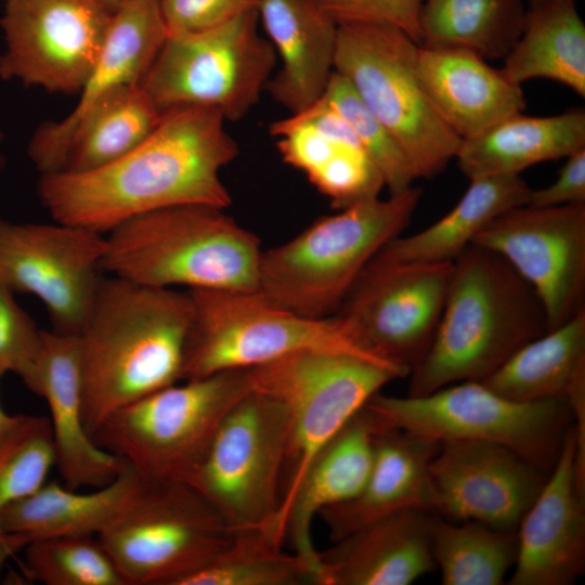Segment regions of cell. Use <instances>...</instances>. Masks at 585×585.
<instances>
[{"mask_svg":"<svg viewBox=\"0 0 585 585\" xmlns=\"http://www.w3.org/2000/svg\"><path fill=\"white\" fill-rule=\"evenodd\" d=\"M408 374L396 363L330 351L298 352L251 368L253 390L278 399L289 414L287 484L270 529L317 453L384 386Z\"/></svg>","mask_w":585,"mask_h":585,"instance_id":"30bf717a","label":"cell"},{"mask_svg":"<svg viewBox=\"0 0 585 585\" xmlns=\"http://www.w3.org/2000/svg\"><path fill=\"white\" fill-rule=\"evenodd\" d=\"M3 138H4L3 132L0 129V172L3 170L4 164H5L4 157L1 153V145H2Z\"/></svg>","mask_w":585,"mask_h":585,"instance_id":"bcb514c9","label":"cell"},{"mask_svg":"<svg viewBox=\"0 0 585 585\" xmlns=\"http://www.w3.org/2000/svg\"><path fill=\"white\" fill-rule=\"evenodd\" d=\"M53 466L49 418L11 415L0 427V515L10 504L38 490Z\"/></svg>","mask_w":585,"mask_h":585,"instance_id":"8d00e7d4","label":"cell"},{"mask_svg":"<svg viewBox=\"0 0 585 585\" xmlns=\"http://www.w3.org/2000/svg\"><path fill=\"white\" fill-rule=\"evenodd\" d=\"M433 515L403 509L335 541L318 552L317 585H408L435 570Z\"/></svg>","mask_w":585,"mask_h":585,"instance_id":"44dd1931","label":"cell"},{"mask_svg":"<svg viewBox=\"0 0 585 585\" xmlns=\"http://www.w3.org/2000/svg\"><path fill=\"white\" fill-rule=\"evenodd\" d=\"M224 210L180 205L120 223L105 237L102 273L160 288L256 290L261 242Z\"/></svg>","mask_w":585,"mask_h":585,"instance_id":"277c9868","label":"cell"},{"mask_svg":"<svg viewBox=\"0 0 585 585\" xmlns=\"http://www.w3.org/2000/svg\"><path fill=\"white\" fill-rule=\"evenodd\" d=\"M4 374L0 370V379ZM11 415L6 414L0 404V427L10 418Z\"/></svg>","mask_w":585,"mask_h":585,"instance_id":"f6af8a7d","label":"cell"},{"mask_svg":"<svg viewBox=\"0 0 585 585\" xmlns=\"http://www.w3.org/2000/svg\"><path fill=\"white\" fill-rule=\"evenodd\" d=\"M188 292L102 276L77 335L83 421L92 438L120 408L182 380Z\"/></svg>","mask_w":585,"mask_h":585,"instance_id":"7a4b0ae2","label":"cell"},{"mask_svg":"<svg viewBox=\"0 0 585 585\" xmlns=\"http://www.w3.org/2000/svg\"><path fill=\"white\" fill-rule=\"evenodd\" d=\"M458 203L422 231L396 236L377 256L393 262H453L493 219L526 205L532 188L520 174H495L469 179Z\"/></svg>","mask_w":585,"mask_h":585,"instance_id":"f1b7e54d","label":"cell"},{"mask_svg":"<svg viewBox=\"0 0 585 585\" xmlns=\"http://www.w3.org/2000/svg\"><path fill=\"white\" fill-rule=\"evenodd\" d=\"M566 158L555 182L540 190L532 188L526 206L544 208L585 204V147Z\"/></svg>","mask_w":585,"mask_h":585,"instance_id":"b9f144b4","label":"cell"},{"mask_svg":"<svg viewBox=\"0 0 585 585\" xmlns=\"http://www.w3.org/2000/svg\"><path fill=\"white\" fill-rule=\"evenodd\" d=\"M112 15L96 0H5L0 78L53 93H79Z\"/></svg>","mask_w":585,"mask_h":585,"instance_id":"5bb4252c","label":"cell"},{"mask_svg":"<svg viewBox=\"0 0 585 585\" xmlns=\"http://www.w3.org/2000/svg\"><path fill=\"white\" fill-rule=\"evenodd\" d=\"M23 571L46 585H127L95 535L31 541L24 547Z\"/></svg>","mask_w":585,"mask_h":585,"instance_id":"d590c367","label":"cell"},{"mask_svg":"<svg viewBox=\"0 0 585 585\" xmlns=\"http://www.w3.org/2000/svg\"><path fill=\"white\" fill-rule=\"evenodd\" d=\"M421 193L411 186L353 204L262 250L257 290L307 317L335 315L372 258L408 225Z\"/></svg>","mask_w":585,"mask_h":585,"instance_id":"5b68a950","label":"cell"},{"mask_svg":"<svg viewBox=\"0 0 585 585\" xmlns=\"http://www.w3.org/2000/svg\"><path fill=\"white\" fill-rule=\"evenodd\" d=\"M161 116L140 83L117 89L78 126L63 170L88 171L120 158L153 132Z\"/></svg>","mask_w":585,"mask_h":585,"instance_id":"d6a6232c","label":"cell"},{"mask_svg":"<svg viewBox=\"0 0 585 585\" xmlns=\"http://www.w3.org/2000/svg\"><path fill=\"white\" fill-rule=\"evenodd\" d=\"M425 0H315L337 25L373 24L400 29L420 46L419 14Z\"/></svg>","mask_w":585,"mask_h":585,"instance_id":"ab89813d","label":"cell"},{"mask_svg":"<svg viewBox=\"0 0 585 585\" xmlns=\"http://www.w3.org/2000/svg\"><path fill=\"white\" fill-rule=\"evenodd\" d=\"M523 1L425 0L419 14L420 46L504 60L521 34Z\"/></svg>","mask_w":585,"mask_h":585,"instance_id":"1f68e13d","label":"cell"},{"mask_svg":"<svg viewBox=\"0 0 585 585\" xmlns=\"http://www.w3.org/2000/svg\"><path fill=\"white\" fill-rule=\"evenodd\" d=\"M349 123L385 181L390 195L400 194L417 179L410 161L385 126L364 105L346 78L334 72L322 96Z\"/></svg>","mask_w":585,"mask_h":585,"instance_id":"74e56055","label":"cell"},{"mask_svg":"<svg viewBox=\"0 0 585 585\" xmlns=\"http://www.w3.org/2000/svg\"><path fill=\"white\" fill-rule=\"evenodd\" d=\"M452 272L453 262H393L376 253L336 315L368 349L411 373L433 339Z\"/></svg>","mask_w":585,"mask_h":585,"instance_id":"2e32d148","label":"cell"},{"mask_svg":"<svg viewBox=\"0 0 585 585\" xmlns=\"http://www.w3.org/2000/svg\"><path fill=\"white\" fill-rule=\"evenodd\" d=\"M96 1L101 3L104 8H106L110 13H114L118 9H120L123 4L129 2L130 0H96Z\"/></svg>","mask_w":585,"mask_h":585,"instance_id":"ee69618b","label":"cell"},{"mask_svg":"<svg viewBox=\"0 0 585 585\" xmlns=\"http://www.w3.org/2000/svg\"><path fill=\"white\" fill-rule=\"evenodd\" d=\"M317 585V573L302 557L285 552L264 529L234 533L211 560L176 585Z\"/></svg>","mask_w":585,"mask_h":585,"instance_id":"e575fe53","label":"cell"},{"mask_svg":"<svg viewBox=\"0 0 585 585\" xmlns=\"http://www.w3.org/2000/svg\"><path fill=\"white\" fill-rule=\"evenodd\" d=\"M257 10L196 32L168 35L141 87L161 113L209 107L226 121L245 117L259 102L277 56L258 31Z\"/></svg>","mask_w":585,"mask_h":585,"instance_id":"8fae6325","label":"cell"},{"mask_svg":"<svg viewBox=\"0 0 585 585\" xmlns=\"http://www.w3.org/2000/svg\"><path fill=\"white\" fill-rule=\"evenodd\" d=\"M418 47L391 26L338 25L334 68L389 131L416 177L430 179L455 159L461 139L439 116L421 84Z\"/></svg>","mask_w":585,"mask_h":585,"instance_id":"52a82bcc","label":"cell"},{"mask_svg":"<svg viewBox=\"0 0 585 585\" xmlns=\"http://www.w3.org/2000/svg\"><path fill=\"white\" fill-rule=\"evenodd\" d=\"M188 294L194 311L182 380L252 368L303 351L343 352L395 363L368 349L339 315L307 317L275 304L257 289H190Z\"/></svg>","mask_w":585,"mask_h":585,"instance_id":"8992f818","label":"cell"},{"mask_svg":"<svg viewBox=\"0 0 585 585\" xmlns=\"http://www.w3.org/2000/svg\"><path fill=\"white\" fill-rule=\"evenodd\" d=\"M417 70L434 109L461 140L524 109L521 86L471 51L419 46Z\"/></svg>","mask_w":585,"mask_h":585,"instance_id":"d4e9b609","label":"cell"},{"mask_svg":"<svg viewBox=\"0 0 585 585\" xmlns=\"http://www.w3.org/2000/svg\"><path fill=\"white\" fill-rule=\"evenodd\" d=\"M257 12L281 63L265 90L299 113L323 96L335 72L338 25L315 0H259Z\"/></svg>","mask_w":585,"mask_h":585,"instance_id":"cb8c5ba5","label":"cell"},{"mask_svg":"<svg viewBox=\"0 0 585 585\" xmlns=\"http://www.w3.org/2000/svg\"><path fill=\"white\" fill-rule=\"evenodd\" d=\"M512 82L544 78L585 96V24L574 0L530 3L521 34L504 58Z\"/></svg>","mask_w":585,"mask_h":585,"instance_id":"f546056e","label":"cell"},{"mask_svg":"<svg viewBox=\"0 0 585 585\" xmlns=\"http://www.w3.org/2000/svg\"><path fill=\"white\" fill-rule=\"evenodd\" d=\"M585 147V112L552 116L517 113L466 140L455 159L468 178L520 174L533 165L566 158Z\"/></svg>","mask_w":585,"mask_h":585,"instance_id":"4316f807","label":"cell"},{"mask_svg":"<svg viewBox=\"0 0 585 585\" xmlns=\"http://www.w3.org/2000/svg\"><path fill=\"white\" fill-rule=\"evenodd\" d=\"M168 36L159 0H130L113 13L100 56L84 81L79 101L63 119L39 126L27 153L40 174L64 169L73 135L104 98L141 83Z\"/></svg>","mask_w":585,"mask_h":585,"instance_id":"d6986e66","label":"cell"},{"mask_svg":"<svg viewBox=\"0 0 585 585\" xmlns=\"http://www.w3.org/2000/svg\"><path fill=\"white\" fill-rule=\"evenodd\" d=\"M431 542L444 585H499L517 558V531L477 521L455 524L434 514Z\"/></svg>","mask_w":585,"mask_h":585,"instance_id":"836d02e7","label":"cell"},{"mask_svg":"<svg viewBox=\"0 0 585 585\" xmlns=\"http://www.w3.org/2000/svg\"><path fill=\"white\" fill-rule=\"evenodd\" d=\"M157 390L112 414L92 440L144 479L184 480L231 408L253 390L251 368Z\"/></svg>","mask_w":585,"mask_h":585,"instance_id":"ba28073f","label":"cell"},{"mask_svg":"<svg viewBox=\"0 0 585 585\" xmlns=\"http://www.w3.org/2000/svg\"><path fill=\"white\" fill-rule=\"evenodd\" d=\"M570 425L552 467L518 529L510 585H570L585 569V492L576 474Z\"/></svg>","mask_w":585,"mask_h":585,"instance_id":"ffe728a7","label":"cell"},{"mask_svg":"<svg viewBox=\"0 0 585 585\" xmlns=\"http://www.w3.org/2000/svg\"><path fill=\"white\" fill-rule=\"evenodd\" d=\"M439 444L379 424L374 438L372 468L360 492L320 512L329 538L338 541L403 509H428V466Z\"/></svg>","mask_w":585,"mask_h":585,"instance_id":"484cf974","label":"cell"},{"mask_svg":"<svg viewBox=\"0 0 585 585\" xmlns=\"http://www.w3.org/2000/svg\"><path fill=\"white\" fill-rule=\"evenodd\" d=\"M43 333L16 302L14 292L0 285V370L15 374L35 394L39 384Z\"/></svg>","mask_w":585,"mask_h":585,"instance_id":"f35d334b","label":"cell"},{"mask_svg":"<svg viewBox=\"0 0 585 585\" xmlns=\"http://www.w3.org/2000/svg\"><path fill=\"white\" fill-rule=\"evenodd\" d=\"M234 533L185 481L144 479L98 537L127 585H176Z\"/></svg>","mask_w":585,"mask_h":585,"instance_id":"4fadbf2b","label":"cell"},{"mask_svg":"<svg viewBox=\"0 0 585 585\" xmlns=\"http://www.w3.org/2000/svg\"><path fill=\"white\" fill-rule=\"evenodd\" d=\"M531 286L499 255L470 244L454 261L433 339L411 369L408 394L494 373L515 351L547 332Z\"/></svg>","mask_w":585,"mask_h":585,"instance_id":"3957f363","label":"cell"},{"mask_svg":"<svg viewBox=\"0 0 585 585\" xmlns=\"http://www.w3.org/2000/svg\"><path fill=\"white\" fill-rule=\"evenodd\" d=\"M142 477L128 464L108 484L80 493L46 481L34 493L10 504L0 515V530L36 540L100 535L120 514Z\"/></svg>","mask_w":585,"mask_h":585,"instance_id":"83f0119b","label":"cell"},{"mask_svg":"<svg viewBox=\"0 0 585 585\" xmlns=\"http://www.w3.org/2000/svg\"><path fill=\"white\" fill-rule=\"evenodd\" d=\"M288 440L285 404L252 390L225 415L204 456L183 481L233 533L269 529L281 506Z\"/></svg>","mask_w":585,"mask_h":585,"instance_id":"7c38bea8","label":"cell"},{"mask_svg":"<svg viewBox=\"0 0 585 585\" xmlns=\"http://www.w3.org/2000/svg\"><path fill=\"white\" fill-rule=\"evenodd\" d=\"M217 109L162 113L136 147L102 167L40 174L38 195L54 221L108 233L134 217L180 205L226 209L221 170L239 154Z\"/></svg>","mask_w":585,"mask_h":585,"instance_id":"6da1fadb","label":"cell"},{"mask_svg":"<svg viewBox=\"0 0 585 585\" xmlns=\"http://www.w3.org/2000/svg\"><path fill=\"white\" fill-rule=\"evenodd\" d=\"M28 544V541L18 534L0 532V573L4 563Z\"/></svg>","mask_w":585,"mask_h":585,"instance_id":"7bdbcfd3","label":"cell"},{"mask_svg":"<svg viewBox=\"0 0 585 585\" xmlns=\"http://www.w3.org/2000/svg\"><path fill=\"white\" fill-rule=\"evenodd\" d=\"M384 427L437 442L476 440L509 447L538 469H552L564 433L573 420L567 399L532 402L507 399L469 380L420 396L379 392L364 406Z\"/></svg>","mask_w":585,"mask_h":585,"instance_id":"9c48e42d","label":"cell"},{"mask_svg":"<svg viewBox=\"0 0 585 585\" xmlns=\"http://www.w3.org/2000/svg\"><path fill=\"white\" fill-rule=\"evenodd\" d=\"M471 244L499 255L531 286L548 330L585 308V204L515 207Z\"/></svg>","mask_w":585,"mask_h":585,"instance_id":"e0dca14e","label":"cell"},{"mask_svg":"<svg viewBox=\"0 0 585 585\" xmlns=\"http://www.w3.org/2000/svg\"><path fill=\"white\" fill-rule=\"evenodd\" d=\"M105 248L103 234L86 227L0 217V285L37 297L53 332L77 336L102 278Z\"/></svg>","mask_w":585,"mask_h":585,"instance_id":"9a60e30c","label":"cell"},{"mask_svg":"<svg viewBox=\"0 0 585 585\" xmlns=\"http://www.w3.org/2000/svg\"><path fill=\"white\" fill-rule=\"evenodd\" d=\"M524 1H529L530 3H533V2L541 1V0H524Z\"/></svg>","mask_w":585,"mask_h":585,"instance_id":"7dc6e473","label":"cell"},{"mask_svg":"<svg viewBox=\"0 0 585 585\" xmlns=\"http://www.w3.org/2000/svg\"><path fill=\"white\" fill-rule=\"evenodd\" d=\"M378 428V421L365 407L359 411L313 458L289 504L268 530L277 545L288 543L292 552L315 568L317 582L314 518L360 492L372 468Z\"/></svg>","mask_w":585,"mask_h":585,"instance_id":"7402d4cb","label":"cell"},{"mask_svg":"<svg viewBox=\"0 0 585 585\" xmlns=\"http://www.w3.org/2000/svg\"><path fill=\"white\" fill-rule=\"evenodd\" d=\"M36 394L49 406L54 466L64 485L98 489L113 481L126 461L100 447L87 432L77 336L44 330Z\"/></svg>","mask_w":585,"mask_h":585,"instance_id":"603a6c76","label":"cell"},{"mask_svg":"<svg viewBox=\"0 0 585 585\" xmlns=\"http://www.w3.org/2000/svg\"><path fill=\"white\" fill-rule=\"evenodd\" d=\"M541 471L497 443L442 441L428 466V509L453 521L517 531L545 482Z\"/></svg>","mask_w":585,"mask_h":585,"instance_id":"ac0fdd59","label":"cell"},{"mask_svg":"<svg viewBox=\"0 0 585 585\" xmlns=\"http://www.w3.org/2000/svg\"><path fill=\"white\" fill-rule=\"evenodd\" d=\"M259 0H159L168 35L187 34L221 25L257 10Z\"/></svg>","mask_w":585,"mask_h":585,"instance_id":"60d3db41","label":"cell"},{"mask_svg":"<svg viewBox=\"0 0 585 585\" xmlns=\"http://www.w3.org/2000/svg\"><path fill=\"white\" fill-rule=\"evenodd\" d=\"M585 381V308L562 325L515 351L481 380L494 392L519 402L564 398Z\"/></svg>","mask_w":585,"mask_h":585,"instance_id":"4dcf8cb0","label":"cell"}]
</instances>
